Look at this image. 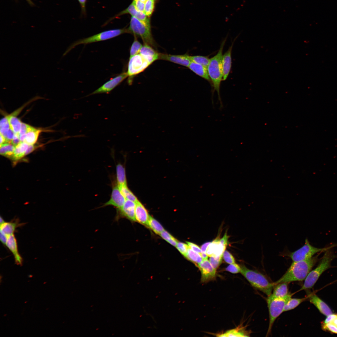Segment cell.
Returning <instances> with one entry per match:
<instances>
[{"label": "cell", "mask_w": 337, "mask_h": 337, "mask_svg": "<svg viewBox=\"0 0 337 337\" xmlns=\"http://www.w3.org/2000/svg\"><path fill=\"white\" fill-rule=\"evenodd\" d=\"M150 215L147 209L138 200L136 203L135 217L136 221L148 226Z\"/></svg>", "instance_id": "cell-17"}, {"label": "cell", "mask_w": 337, "mask_h": 337, "mask_svg": "<svg viewBox=\"0 0 337 337\" xmlns=\"http://www.w3.org/2000/svg\"><path fill=\"white\" fill-rule=\"evenodd\" d=\"M5 222L4 221V220L2 218V217L1 216L0 217V225H1L2 224H3Z\"/></svg>", "instance_id": "cell-59"}, {"label": "cell", "mask_w": 337, "mask_h": 337, "mask_svg": "<svg viewBox=\"0 0 337 337\" xmlns=\"http://www.w3.org/2000/svg\"><path fill=\"white\" fill-rule=\"evenodd\" d=\"M128 77L127 72H123L106 82L94 91L87 95V97L97 94L106 93L111 92Z\"/></svg>", "instance_id": "cell-10"}, {"label": "cell", "mask_w": 337, "mask_h": 337, "mask_svg": "<svg viewBox=\"0 0 337 337\" xmlns=\"http://www.w3.org/2000/svg\"><path fill=\"white\" fill-rule=\"evenodd\" d=\"M15 134V133L14 132L12 129L10 128L8 130L5 136L4 137L6 139V143H10L13 138Z\"/></svg>", "instance_id": "cell-45"}, {"label": "cell", "mask_w": 337, "mask_h": 337, "mask_svg": "<svg viewBox=\"0 0 337 337\" xmlns=\"http://www.w3.org/2000/svg\"><path fill=\"white\" fill-rule=\"evenodd\" d=\"M319 248L312 246L307 239L305 240L304 245L296 251L291 252L288 256L293 262L305 260L309 259L319 252H325L330 248Z\"/></svg>", "instance_id": "cell-9"}, {"label": "cell", "mask_w": 337, "mask_h": 337, "mask_svg": "<svg viewBox=\"0 0 337 337\" xmlns=\"http://www.w3.org/2000/svg\"><path fill=\"white\" fill-rule=\"evenodd\" d=\"M331 247L324 252V254L318 266L309 273L305 279L303 285L298 291L312 288L322 273L331 267V261L337 257Z\"/></svg>", "instance_id": "cell-3"}, {"label": "cell", "mask_w": 337, "mask_h": 337, "mask_svg": "<svg viewBox=\"0 0 337 337\" xmlns=\"http://www.w3.org/2000/svg\"><path fill=\"white\" fill-rule=\"evenodd\" d=\"M308 296L310 302L313 304L321 314L326 316L333 314L328 305L316 295L309 294Z\"/></svg>", "instance_id": "cell-15"}, {"label": "cell", "mask_w": 337, "mask_h": 337, "mask_svg": "<svg viewBox=\"0 0 337 337\" xmlns=\"http://www.w3.org/2000/svg\"><path fill=\"white\" fill-rule=\"evenodd\" d=\"M8 116L10 128L15 134L19 135L22 122L13 112Z\"/></svg>", "instance_id": "cell-27"}, {"label": "cell", "mask_w": 337, "mask_h": 337, "mask_svg": "<svg viewBox=\"0 0 337 337\" xmlns=\"http://www.w3.org/2000/svg\"><path fill=\"white\" fill-rule=\"evenodd\" d=\"M307 299H308V296L306 297L302 298H291L286 304L283 312L290 310L295 308Z\"/></svg>", "instance_id": "cell-30"}, {"label": "cell", "mask_w": 337, "mask_h": 337, "mask_svg": "<svg viewBox=\"0 0 337 337\" xmlns=\"http://www.w3.org/2000/svg\"><path fill=\"white\" fill-rule=\"evenodd\" d=\"M6 246L13 255L16 264L22 265V259L18 252L17 240L13 234L8 236Z\"/></svg>", "instance_id": "cell-18"}, {"label": "cell", "mask_w": 337, "mask_h": 337, "mask_svg": "<svg viewBox=\"0 0 337 337\" xmlns=\"http://www.w3.org/2000/svg\"><path fill=\"white\" fill-rule=\"evenodd\" d=\"M331 322L337 326V317L335 318Z\"/></svg>", "instance_id": "cell-58"}, {"label": "cell", "mask_w": 337, "mask_h": 337, "mask_svg": "<svg viewBox=\"0 0 337 337\" xmlns=\"http://www.w3.org/2000/svg\"><path fill=\"white\" fill-rule=\"evenodd\" d=\"M141 0V1H142L143 2H144V3H145V2H146V1H147V0Z\"/></svg>", "instance_id": "cell-60"}, {"label": "cell", "mask_w": 337, "mask_h": 337, "mask_svg": "<svg viewBox=\"0 0 337 337\" xmlns=\"http://www.w3.org/2000/svg\"><path fill=\"white\" fill-rule=\"evenodd\" d=\"M135 208L136 203L126 199L122 207L116 209L115 219L117 220L120 217H125L131 221H136Z\"/></svg>", "instance_id": "cell-12"}, {"label": "cell", "mask_w": 337, "mask_h": 337, "mask_svg": "<svg viewBox=\"0 0 337 337\" xmlns=\"http://www.w3.org/2000/svg\"><path fill=\"white\" fill-rule=\"evenodd\" d=\"M188 68L199 76L208 81H210L208 69L203 66L192 61Z\"/></svg>", "instance_id": "cell-21"}, {"label": "cell", "mask_w": 337, "mask_h": 337, "mask_svg": "<svg viewBox=\"0 0 337 337\" xmlns=\"http://www.w3.org/2000/svg\"><path fill=\"white\" fill-rule=\"evenodd\" d=\"M28 144L24 142H21L15 146L14 152L11 158L14 160H17L25 155L26 151Z\"/></svg>", "instance_id": "cell-25"}, {"label": "cell", "mask_w": 337, "mask_h": 337, "mask_svg": "<svg viewBox=\"0 0 337 337\" xmlns=\"http://www.w3.org/2000/svg\"><path fill=\"white\" fill-rule=\"evenodd\" d=\"M222 257L224 261L229 264L235 263V259L233 256L228 251L225 250L222 255Z\"/></svg>", "instance_id": "cell-43"}, {"label": "cell", "mask_w": 337, "mask_h": 337, "mask_svg": "<svg viewBox=\"0 0 337 337\" xmlns=\"http://www.w3.org/2000/svg\"><path fill=\"white\" fill-rule=\"evenodd\" d=\"M249 335L248 332L242 328H237L228 330L224 333L217 334L216 336L225 337H240L249 336Z\"/></svg>", "instance_id": "cell-24"}, {"label": "cell", "mask_w": 337, "mask_h": 337, "mask_svg": "<svg viewBox=\"0 0 337 337\" xmlns=\"http://www.w3.org/2000/svg\"><path fill=\"white\" fill-rule=\"evenodd\" d=\"M226 39L223 41L217 53L210 59L207 69L209 77L211 81L213 90L217 92L218 100L222 107L220 95V87L223 80V72L222 65V51Z\"/></svg>", "instance_id": "cell-2"}, {"label": "cell", "mask_w": 337, "mask_h": 337, "mask_svg": "<svg viewBox=\"0 0 337 337\" xmlns=\"http://www.w3.org/2000/svg\"><path fill=\"white\" fill-rule=\"evenodd\" d=\"M219 237H217L208 245L206 254L208 256H222L226 247L220 242Z\"/></svg>", "instance_id": "cell-16"}, {"label": "cell", "mask_w": 337, "mask_h": 337, "mask_svg": "<svg viewBox=\"0 0 337 337\" xmlns=\"http://www.w3.org/2000/svg\"><path fill=\"white\" fill-rule=\"evenodd\" d=\"M129 33L127 28H124L104 31L90 37L78 40L71 44L63 55H66L76 46L86 45L94 42L103 41L113 38L122 34Z\"/></svg>", "instance_id": "cell-6"}, {"label": "cell", "mask_w": 337, "mask_h": 337, "mask_svg": "<svg viewBox=\"0 0 337 337\" xmlns=\"http://www.w3.org/2000/svg\"><path fill=\"white\" fill-rule=\"evenodd\" d=\"M150 65L139 53L129 57L127 72L129 77L128 83L129 84H131L132 78L135 76L143 72Z\"/></svg>", "instance_id": "cell-8"}, {"label": "cell", "mask_w": 337, "mask_h": 337, "mask_svg": "<svg viewBox=\"0 0 337 337\" xmlns=\"http://www.w3.org/2000/svg\"><path fill=\"white\" fill-rule=\"evenodd\" d=\"M211 242H207L204 243L201 246V249L202 252L206 253V252L207 248Z\"/></svg>", "instance_id": "cell-54"}, {"label": "cell", "mask_w": 337, "mask_h": 337, "mask_svg": "<svg viewBox=\"0 0 337 337\" xmlns=\"http://www.w3.org/2000/svg\"><path fill=\"white\" fill-rule=\"evenodd\" d=\"M0 145L6 143L5 138L1 134H0Z\"/></svg>", "instance_id": "cell-55"}, {"label": "cell", "mask_w": 337, "mask_h": 337, "mask_svg": "<svg viewBox=\"0 0 337 337\" xmlns=\"http://www.w3.org/2000/svg\"><path fill=\"white\" fill-rule=\"evenodd\" d=\"M129 33L133 34L135 36L139 37L142 40L144 44L154 47L155 44L149 27L136 17L132 16L129 27L127 28Z\"/></svg>", "instance_id": "cell-7"}, {"label": "cell", "mask_w": 337, "mask_h": 337, "mask_svg": "<svg viewBox=\"0 0 337 337\" xmlns=\"http://www.w3.org/2000/svg\"><path fill=\"white\" fill-rule=\"evenodd\" d=\"M26 0L27 1V2H28V3L31 6H35L34 4L33 3V2H32V1L31 0Z\"/></svg>", "instance_id": "cell-57"}, {"label": "cell", "mask_w": 337, "mask_h": 337, "mask_svg": "<svg viewBox=\"0 0 337 337\" xmlns=\"http://www.w3.org/2000/svg\"><path fill=\"white\" fill-rule=\"evenodd\" d=\"M194 263L197 266L203 260L201 256L198 253L192 250L189 247L185 257Z\"/></svg>", "instance_id": "cell-29"}, {"label": "cell", "mask_w": 337, "mask_h": 337, "mask_svg": "<svg viewBox=\"0 0 337 337\" xmlns=\"http://www.w3.org/2000/svg\"><path fill=\"white\" fill-rule=\"evenodd\" d=\"M7 238L8 236L0 232V240L2 243L3 245H6Z\"/></svg>", "instance_id": "cell-52"}, {"label": "cell", "mask_w": 337, "mask_h": 337, "mask_svg": "<svg viewBox=\"0 0 337 337\" xmlns=\"http://www.w3.org/2000/svg\"><path fill=\"white\" fill-rule=\"evenodd\" d=\"M160 236L171 245L176 247L178 241L171 234L164 230L160 234Z\"/></svg>", "instance_id": "cell-37"}, {"label": "cell", "mask_w": 337, "mask_h": 337, "mask_svg": "<svg viewBox=\"0 0 337 337\" xmlns=\"http://www.w3.org/2000/svg\"><path fill=\"white\" fill-rule=\"evenodd\" d=\"M159 59L168 61L188 67L192 62L189 58V55L187 54L173 55L160 53Z\"/></svg>", "instance_id": "cell-14"}, {"label": "cell", "mask_w": 337, "mask_h": 337, "mask_svg": "<svg viewBox=\"0 0 337 337\" xmlns=\"http://www.w3.org/2000/svg\"><path fill=\"white\" fill-rule=\"evenodd\" d=\"M233 45V43L222 55V65L223 81L227 79L230 72L232 64L231 53Z\"/></svg>", "instance_id": "cell-20"}, {"label": "cell", "mask_w": 337, "mask_h": 337, "mask_svg": "<svg viewBox=\"0 0 337 337\" xmlns=\"http://www.w3.org/2000/svg\"><path fill=\"white\" fill-rule=\"evenodd\" d=\"M289 282H282L275 285L273 288L272 293L270 295L276 298H282L288 295Z\"/></svg>", "instance_id": "cell-22"}, {"label": "cell", "mask_w": 337, "mask_h": 337, "mask_svg": "<svg viewBox=\"0 0 337 337\" xmlns=\"http://www.w3.org/2000/svg\"><path fill=\"white\" fill-rule=\"evenodd\" d=\"M126 199L121 193L117 182L112 185V191L109 200L104 203L100 207L112 206L117 208L122 207L124 204Z\"/></svg>", "instance_id": "cell-11"}, {"label": "cell", "mask_w": 337, "mask_h": 337, "mask_svg": "<svg viewBox=\"0 0 337 337\" xmlns=\"http://www.w3.org/2000/svg\"><path fill=\"white\" fill-rule=\"evenodd\" d=\"M240 266L235 263L230 264L227 267L225 270L233 274L238 273L240 272Z\"/></svg>", "instance_id": "cell-42"}, {"label": "cell", "mask_w": 337, "mask_h": 337, "mask_svg": "<svg viewBox=\"0 0 337 337\" xmlns=\"http://www.w3.org/2000/svg\"><path fill=\"white\" fill-rule=\"evenodd\" d=\"M201 256L203 258V260L208 259V256L206 254V253L203 252H202Z\"/></svg>", "instance_id": "cell-56"}, {"label": "cell", "mask_w": 337, "mask_h": 337, "mask_svg": "<svg viewBox=\"0 0 337 337\" xmlns=\"http://www.w3.org/2000/svg\"><path fill=\"white\" fill-rule=\"evenodd\" d=\"M229 237L227 234V233L226 232L224 234L223 237L221 239H220L219 241L224 246L226 247L228 243V240Z\"/></svg>", "instance_id": "cell-50"}, {"label": "cell", "mask_w": 337, "mask_h": 337, "mask_svg": "<svg viewBox=\"0 0 337 337\" xmlns=\"http://www.w3.org/2000/svg\"><path fill=\"white\" fill-rule=\"evenodd\" d=\"M197 267L201 273L202 283H207L215 279L216 270L213 268L208 259L203 260Z\"/></svg>", "instance_id": "cell-13"}, {"label": "cell", "mask_w": 337, "mask_h": 337, "mask_svg": "<svg viewBox=\"0 0 337 337\" xmlns=\"http://www.w3.org/2000/svg\"><path fill=\"white\" fill-rule=\"evenodd\" d=\"M292 294L289 293L282 298H276L271 295L267 299L268 308L269 322L266 336L270 335L274 322L276 319L283 312L285 306L288 300L291 298Z\"/></svg>", "instance_id": "cell-5"}, {"label": "cell", "mask_w": 337, "mask_h": 337, "mask_svg": "<svg viewBox=\"0 0 337 337\" xmlns=\"http://www.w3.org/2000/svg\"><path fill=\"white\" fill-rule=\"evenodd\" d=\"M148 227H149L155 233L158 235H160L161 233L164 230L162 225L150 216Z\"/></svg>", "instance_id": "cell-32"}, {"label": "cell", "mask_w": 337, "mask_h": 337, "mask_svg": "<svg viewBox=\"0 0 337 337\" xmlns=\"http://www.w3.org/2000/svg\"><path fill=\"white\" fill-rule=\"evenodd\" d=\"M240 267V273L253 287L262 292L268 297L271 294L275 286L273 282H270L262 274L250 269L244 265H241Z\"/></svg>", "instance_id": "cell-4"}, {"label": "cell", "mask_w": 337, "mask_h": 337, "mask_svg": "<svg viewBox=\"0 0 337 337\" xmlns=\"http://www.w3.org/2000/svg\"><path fill=\"white\" fill-rule=\"evenodd\" d=\"M155 0H147L145 2L144 12L148 17L150 16L154 9Z\"/></svg>", "instance_id": "cell-38"}, {"label": "cell", "mask_w": 337, "mask_h": 337, "mask_svg": "<svg viewBox=\"0 0 337 337\" xmlns=\"http://www.w3.org/2000/svg\"><path fill=\"white\" fill-rule=\"evenodd\" d=\"M322 328L325 331L337 334V326L331 322L321 324Z\"/></svg>", "instance_id": "cell-39"}, {"label": "cell", "mask_w": 337, "mask_h": 337, "mask_svg": "<svg viewBox=\"0 0 337 337\" xmlns=\"http://www.w3.org/2000/svg\"><path fill=\"white\" fill-rule=\"evenodd\" d=\"M81 7V11L82 13L85 14V5L87 0H78Z\"/></svg>", "instance_id": "cell-51"}, {"label": "cell", "mask_w": 337, "mask_h": 337, "mask_svg": "<svg viewBox=\"0 0 337 337\" xmlns=\"http://www.w3.org/2000/svg\"><path fill=\"white\" fill-rule=\"evenodd\" d=\"M189 58L192 61L200 64L206 68H208L210 59L207 56L198 55L189 56Z\"/></svg>", "instance_id": "cell-34"}, {"label": "cell", "mask_w": 337, "mask_h": 337, "mask_svg": "<svg viewBox=\"0 0 337 337\" xmlns=\"http://www.w3.org/2000/svg\"><path fill=\"white\" fill-rule=\"evenodd\" d=\"M176 247L180 253L185 257L189 248L188 245L187 244L178 242Z\"/></svg>", "instance_id": "cell-41"}, {"label": "cell", "mask_w": 337, "mask_h": 337, "mask_svg": "<svg viewBox=\"0 0 337 337\" xmlns=\"http://www.w3.org/2000/svg\"><path fill=\"white\" fill-rule=\"evenodd\" d=\"M116 182L118 185H127L125 168L120 163L116 166Z\"/></svg>", "instance_id": "cell-26"}, {"label": "cell", "mask_w": 337, "mask_h": 337, "mask_svg": "<svg viewBox=\"0 0 337 337\" xmlns=\"http://www.w3.org/2000/svg\"><path fill=\"white\" fill-rule=\"evenodd\" d=\"M118 186L121 193L126 199L131 200L135 203L138 201L136 197L128 188L127 185Z\"/></svg>", "instance_id": "cell-33"}, {"label": "cell", "mask_w": 337, "mask_h": 337, "mask_svg": "<svg viewBox=\"0 0 337 337\" xmlns=\"http://www.w3.org/2000/svg\"><path fill=\"white\" fill-rule=\"evenodd\" d=\"M18 222H5L0 225V232L7 236L13 234L16 228L19 225Z\"/></svg>", "instance_id": "cell-28"}, {"label": "cell", "mask_w": 337, "mask_h": 337, "mask_svg": "<svg viewBox=\"0 0 337 337\" xmlns=\"http://www.w3.org/2000/svg\"><path fill=\"white\" fill-rule=\"evenodd\" d=\"M327 316V317L323 322L324 323L326 324L332 322L335 318L337 317V314H332Z\"/></svg>", "instance_id": "cell-48"}, {"label": "cell", "mask_w": 337, "mask_h": 337, "mask_svg": "<svg viewBox=\"0 0 337 337\" xmlns=\"http://www.w3.org/2000/svg\"><path fill=\"white\" fill-rule=\"evenodd\" d=\"M151 64L155 61L159 60V54L152 46L146 44L142 46L139 52Z\"/></svg>", "instance_id": "cell-19"}, {"label": "cell", "mask_w": 337, "mask_h": 337, "mask_svg": "<svg viewBox=\"0 0 337 337\" xmlns=\"http://www.w3.org/2000/svg\"><path fill=\"white\" fill-rule=\"evenodd\" d=\"M317 255L305 260L293 262L285 274L278 280L274 282V285L282 282L300 281L305 280L313 266L318 261Z\"/></svg>", "instance_id": "cell-1"}, {"label": "cell", "mask_w": 337, "mask_h": 337, "mask_svg": "<svg viewBox=\"0 0 337 337\" xmlns=\"http://www.w3.org/2000/svg\"><path fill=\"white\" fill-rule=\"evenodd\" d=\"M132 3L136 9L139 11L144 12L145 3L141 0H133Z\"/></svg>", "instance_id": "cell-44"}, {"label": "cell", "mask_w": 337, "mask_h": 337, "mask_svg": "<svg viewBox=\"0 0 337 337\" xmlns=\"http://www.w3.org/2000/svg\"><path fill=\"white\" fill-rule=\"evenodd\" d=\"M10 128L9 121L8 115L1 119L0 121V134L4 137L8 130Z\"/></svg>", "instance_id": "cell-35"}, {"label": "cell", "mask_w": 337, "mask_h": 337, "mask_svg": "<svg viewBox=\"0 0 337 337\" xmlns=\"http://www.w3.org/2000/svg\"><path fill=\"white\" fill-rule=\"evenodd\" d=\"M21 142L19 139V135L15 134L14 136L11 141L10 143L15 146Z\"/></svg>", "instance_id": "cell-49"}, {"label": "cell", "mask_w": 337, "mask_h": 337, "mask_svg": "<svg viewBox=\"0 0 337 337\" xmlns=\"http://www.w3.org/2000/svg\"><path fill=\"white\" fill-rule=\"evenodd\" d=\"M189 247L194 252L199 254L200 255L202 253L201 248L197 245L191 242H186Z\"/></svg>", "instance_id": "cell-46"}, {"label": "cell", "mask_w": 337, "mask_h": 337, "mask_svg": "<svg viewBox=\"0 0 337 337\" xmlns=\"http://www.w3.org/2000/svg\"><path fill=\"white\" fill-rule=\"evenodd\" d=\"M222 257V256H210L209 261L212 266L216 270L221 264Z\"/></svg>", "instance_id": "cell-40"}, {"label": "cell", "mask_w": 337, "mask_h": 337, "mask_svg": "<svg viewBox=\"0 0 337 337\" xmlns=\"http://www.w3.org/2000/svg\"><path fill=\"white\" fill-rule=\"evenodd\" d=\"M35 147L34 144L29 145L26 151L25 155H27L33 151L35 149Z\"/></svg>", "instance_id": "cell-53"}, {"label": "cell", "mask_w": 337, "mask_h": 337, "mask_svg": "<svg viewBox=\"0 0 337 337\" xmlns=\"http://www.w3.org/2000/svg\"><path fill=\"white\" fill-rule=\"evenodd\" d=\"M30 125L22 122L19 136L26 134L27 133Z\"/></svg>", "instance_id": "cell-47"}, {"label": "cell", "mask_w": 337, "mask_h": 337, "mask_svg": "<svg viewBox=\"0 0 337 337\" xmlns=\"http://www.w3.org/2000/svg\"><path fill=\"white\" fill-rule=\"evenodd\" d=\"M15 148V146L10 143L3 144L0 146V154L11 158L13 154Z\"/></svg>", "instance_id": "cell-31"}, {"label": "cell", "mask_w": 337, "mask_h": 337, "mask_svg": "<svg viewBox=\"0 0 337 337\" xmlns=\"http://www.w3.org/2000/svg\"><path fill=\"white\" fill-rule=\"evenodd\" d=\"M134 37V40L130 48L129 57L139 53L143 46L137 40V37Z\"/></svg>", "instance_id": "cell-36"}, {"label": "cell", "mask_w": 337, "mask_h": 337, "mask_svg": "<svg viewBox=\"0 0 337 337\" xmlns=\"http://www.w3.org/2000/svg\"><path fill=\"white\" fill-rule=\"evenodd\" d=\"M42 130L30 126L24 142L28 145L34 144L37 141Z\"/></svg>", "instance_id": "cell-23"}]
</instances>
